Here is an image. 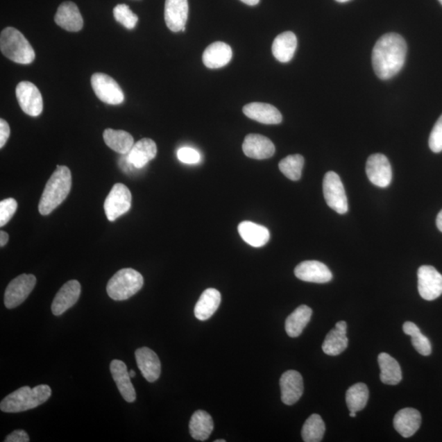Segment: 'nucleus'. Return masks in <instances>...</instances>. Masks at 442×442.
<instances>
[{
	"label": "nucleus",
	"mask_w": 442,
	"mask_h": 442,
	"mask_svg": "<svg viewBox=\"0 0 442 442\" xmlns=\"http://www.w3.org/2000/svg\"><path fill=\"white\" fill-rule=\"evenodd\" d=\"M422 417L417 409L405 408L396 413L393 425L395 430L405 439L416 434L420 427Z\"/></svg>",
	"instance_id": "obj_20"
},
{
	"label": "nucleus",
	"mask_w": 442,
	"mask_h": 442,
	"mask_svg": "<svg viewBox=\"0 0 442 442\" xmlns=\"http://www.w3.org/2000/svg\"><path fill=\"white\" fill-rule=\"evenodd\" d=\"M30 441L29 436L27 435L24 430H15L11 434H9L4 442H28Z\"/></svg>",
	"instance_id": "obj_41"
},
{
	"label": "nucleus",
	"mask_w": 442,
	"mask_h": 442,
	"mask_svg": "<svg viewBox=\"0 0 442 442\" xmlns=\"http://www.w3.org/2000/svg\"><path fill=\"white\" fill-rule=\"evenodd\" d=\"M281 400L287 405L297 403L303 394V378L300 373L289 371L282 373L280 381Z\"/></svg>",
	"instance_id": "obj_13"
},
{
	"label": "nucleus",
	"mask_w": 442,
	"mask_h": 442,
	"mask_svg": "<svg viewBox=\"0 0 442 442\" xmlns=\"http://www.w3.org/2000/svg\"><path fill=\"white\" fill-rule=\"evenodd\" d=\"M298 279L316 284H325L332 279V272L325 264L317 261H306L295 268Z\"/></svg>",
	"instance_id": "obj_16"
},
{
	"label": "nucleus",
	"mask_w": 442,
	"mask_h": 442,
	"mask_svg": "<svg viewBox=\"0 0 442 442\" xmlns=\"http://www.w3.org/2000/svg\"><path fill=\"white\" fill-rule=\"evenodd\" d=\"M17 209L15 199L7 198L0 202V226H6L15 215Z\"/></svg>",
	"instance_id": "obj_38"
},
{
	"label": "nucleus",
	"mask_w": 442,
	"mask_h": 442,
	"mask_svg": "<svg viewBox=\"0 0 442 442\" xmlns=\"http://www.w3.org/2000/svg\"><path fill=\"white\" fill-rule=\"evenodd\" d=\"M304 162L302 155H289L280 162V170L288 179L298 181L302 177Z\"/></svg>",
	"instance_id": "obj_36"
},
{
	"label": "nucleus",
	"mask_w": 442,
	"mask_h": 442,
	"mask_svg": "<svg viewBox=\"0 0 442 442\" xmlns=\"http://www.w3.org/2000/svg\"><path fill=\"white\" fill-rule=\"evenodd\" d=\"M348 325L345 321H339L336 323L334 330L327 334L322 345L323 352L327 355H339L348 348V339L346 337Z\"/></svg>",
	"instance_id": "obj_24"
},
{
	"label": "nucleus",
	"mask_w": 442,
	"mask_h": 442,
	"mask_svg": "<svg viewBox=\"0 0 442 442\" xmlns=\"http://www.w3.org/2000/svg\"><path fill=\"white\" fill-rule=\"evenodd\" d=\"M407 45L402 35L389 33L377 41L372 53L375 74L381 80L393 78L402 69L407 58Z\"/></svg>",
	"instance_id": "obj_1"
},
{
	"label": "nucleus",
	"mask_w": 442,
	"mask_h": 442,
	"mask_svg": "<svg viewBox=\"0 0 442 442\" xmlns=\"http://www.w3.org/2000/svg\"><path fill=\"white\" fill-rule=\"evenodd\" d=\"M52 390L48 385H39L31 389L22 386L13 391L0 403V409L6 413H19L40 407L51 396Z\"/></svg>",
	"instance_id": "obj_3"
},
{
	"label": "nucleus",
	"mask_w": 442,
	"mask_h": 442,
	"mask_svg": "<svg viewBox=\"0 0 442 442\" xmlns=\"http://www.w3.org/2000/svg\"><path fill=\"white\" fill-rule=\"evenodd\" d=\"M177 157L181 162L185 164H196L201 160V155L197 150L187 147L179 149Z\"/></svg>",
	"instance_id": "obj_40"
},
{
	"label": "nucleus",
	"mask_w": 442,
	"mask_h": 442,
	"mask_svg": "<svg viewBox=\"0 0 442 442\" xmlns=\"http://www.w3.org/2000/svg\"><path fill=\"white\" fill-rule=\"evenodd\" d=\"M436 226L442 232V210L436 217Z\"/></svg>",
	"instance_id": "obj_44"
},
{
	"label": "nucleus",
	"mask_w": 442,
	"mask_h": 442,
	"mask_svg": "<svg viewBox=\"0 0 442 442\" xmlns=\"http://www.w3.org/2000/svg\"><path fill=\"white\" fill-rule=\"evenodd\" d=\"M188 0H166L165 21L166 24L173 33L185 31V25L188 21Z\"/></svg>",
	"instance_id": "obj_14"
},
{
	"label": "nucleus",
	"mask_w": 442,
	"mask_h": 442,
	"mask_svg": "<svg viewBox=\"0 0 442 442\" xmlns=\"http://www.w3.org/2000/svg\"><path fill=\"white\" fill-rule=\"evenodd\" d=\"M8 239L9 236L6 233V232H0V246H1V247H3V246H6L7 244Z\"/></svg>",
	"instance_id": "obj_43"
},
{
	"label": "nucleus",
	"mask_w": 442,
	"mask_h": 442,
	"mask_svg": "<svg viewBox=\"0 0 442 442\" xmlns=\"http://www.w3.org/2000/svg\"><path fill=\"white\" fill-rule=\"evenodd\" d=\"M221 303L220 291L215 289L205 290L194 308L196 318L201 321L208 320L217 311Z\"/></svg>",
	"instance_id": "obj_28"
},
{
	"label": "nucleus",
	"mask_w": 442,
	"mask_h": 442,
	"mask_svg": "<svg viewBox=\"0 0 442 442\" xmlns=\"http://www.w3.org/2000/svg\"><path fill=\"white\" fill-rule=\"evenodd\" d=\"M0 49L4 56L19 65H30L35 58L34 49L29 41L13 27H7L2 31Z\"/></svg>",
	"instance_id": "obj_4"
},
{
	"label": "nucleus",
	"mask_w": 442,
	"mask_h": 442,
	"mask_svg": "<svg viewBox=\"0 0 442 442\" xmlns=\"http://www.w3.org/2000/svg\"><path fill=\"white\" fill-rule=\"evenodd\" d=\"M71 188V174L69 168L57 166L47 182L39 203L41 215L47 216L67 198Z\"/></svg>",
	"instance_id": "obj_2"
},
{
	"label": "nucleus",
	"mask_w": 442,
	"mask_h": 442,
	"mask_svg": "<svg viewBox=\"0 0 442 442\" xmlns=\"http://www.w3.org/2000/svg\"><path fill=\"white\" fill-rule=\"evenodd\" d=\"M239 233L245 243L254 248H262L270 240V232L267 228L250 221L240 223Z\"/></svg>",
	"instance_id": "obj_27"
},
{
	"label": "nucleus",
	"mask_w": 442,
	"mask_h": 442,
	"mask_svg": "<svg viewBox=\"0 0 442 442\" xmlns=\"http://www.w3.org/2000/svg\"><path fill=\"white\" fill-rule=\"evenodd\" d=\"M323 191L328 206L340 215L348 212V198L344 186L337 173H326L323 178Z\"/></svg>",
	"instance_id": "obj_6"
},
{
	"label": "nucleus",
	"mask_w": 442,
	"mask_h": 442,
	"mask_svg": "<svg viewBox=\"0 0 442 442\" xmlns=\"http://www.w3.org/2000/svg\"><path fill=\"white\" fill-rule=\"evenodd\" d=\"M297 46V36L291 31H286L273 40V56L280 62H289L293 59Z\"/></svg>",
	"instance_id": "obj_26"
},
{
	"label": "nucleus",
	"mask_w": 442,
	"mask_h": 442,
	"mask_svg": "<svg viewBox=\"0 0 442 442\" xmlns=\"http://www.w3.org/2000/svg\"><path fill=\"white\" fill-rule=\"evenodd\" d=\"M54 21L62 28L71 33L80 31L84 25L78 7L72 2L62 3L58 7Z\"/></svg>",
	"instance_id": "obj_19"
},
{
	"label": "nucleus",
	"mask_w": 442,
	"mask_h": 442,
	"mask_svg": "<svg viewBox=\"0 0 442 442\" xmlns=\"http://www.w3.org/2000/svg\"><path fill=\"white\" fill-rule=\"evenodd\" d=\"M243 150L246 156L257 160L270 158L275 153V147L272 141L265 136L257 134H250L245 137Z\"/></svg>",
	"instance_id": "obj_17"
},
{
	"label": "nucleus",
	"mask_w": 442,
	"mask_h": 442,
	"mask_svg": "<svg viewBox=\"0 0 442 442\" xmlns=\"http://www.w3.org/2000/svg\"><path fill=\"white\" fill-rule=\"evenodd\" d=\"M10 136V127L6 120H0V148H3Z\"/></svg>",
	"instance_id": "obj_42"
},
{
	"label": "nucleus",
	"mask_w": 442,
	"mask_h": 442,
	"mask_svg": "<svg viewBox=\"0 0 442 442\" xmlns=\"http://www.w3.org/2000/svg\"><path fill=\"white\" fill-rule=\"evenodd\" d=\"M243 112L250 119L266 125H277L282 122L281 113L275 107L263 103H252L244 107Z\"/></svg>",
	"instance_id": "obj_21"
},
{
	"label": "nucleus",
	"mask_w": 442,
	"mask_h": 442,
	"mask_svg": "<svg viewBox=\"0 0 442 442\" xmlns=\"http://www.w3.org/2000/svg\"><path fill=\"white\" fill-rule=\"evenodd\" d=\"M110 371L122 398L127 402H134L136 399L135 390L126 364L119 359H114L110 364Z\"/></svg>",
	"instance_id": "obj_22"
},
{
	"label": "nucleus",
	"mask_w": 442,
	"mask_h": 442,
	"mask_svg": "<svg viewBox=\"0 0 442 442\" xmlns=\"http://www.w3.org/2000/svg\"><path fill=\"white\" fill-rule=\"evenodd\" d=\"M350 416L352 418L357 417V412H350Z\"/></svg>",
	"instance_id": "obj_47"
},
{
	"label": "nucleus",
	"mask_w": 442,
	"mask_h": 442,
	"mask_svg": "<svg viewBox=\"0 0 442 442\" xmlns=\"http://www.w3.org/2000/svg\"><path fill=\"white\" fill-rule=\"evenodd\" d=\"M156 143L150 139H143L135 143L126 156L135 169H141L156 158Z\"/></svg>",
	"instance_id": "obj_23"
},
{
	"label": "nucleus",
	"mask_w": 442,
	"mask_h": 442,
	"mask_svg": "<svg viewBox=\"0 0 442 442\" xmlns=\"http://www.w3.org/2000/svg\"><path fill=\"white\" fill-rule=\"evenodd\" d=\"M137 364L145 380L149 382L157 381L161 375V362L158 355L148 348L136 350Z\"/></svg>",
	"instance_id": "obj_18"
},
{
	"label": "nucleus",
	"mask_w": 442,
	"mask_h": 442,
	"mask_svg": "<svg viewBox=\"0 0 442 442\" xmlns=\"http://www.w3.org/2000/svg\"><path fill=\"white\" fill-rule=\"evenodd\" d=\"M36 284L33 275H21L10 282L4 294V304L8 309H13L24 303Z\"/></svg>",
	"instance_id": "obj_9"
},
{
	"label": "nucleus",
	"mask_w": 442,
	"mask_h": 442,
	"mask_svg": "<svg viewBox=\"0 0 442 442\" xmlns=\"http://www.w3.org/2000/svg\"><path fill=\"white\" fill-rule=\"evenodd\" d=\"M325 422L318 414H314L305 422L302 436L304 441L320 442L325 432Z\"/></svg>",
	"instance_id": "obj_34"
},
{
	"label": "nucleus",
	"mask_w": 442,
	"mask_h": 442,
	"mask_svg": "<svg viewBox=\"0 0 442 442\" xmlns=\"http://www.w3.org/2000/svg\"><path fill=\"white\" fill-rule=\"evenodd\" d=\"M418 289L426 300L439 298L442 294V275L434 266H421L418 271Z\"/></svg>",
	"instance_id": "obj_11"
},
{
	"label": "nucleus",
	"mask_w": 442,
	"mask_h": 442,
	"mask_svg": "<svg viewBox=\"0 0 442 442\" xmlns=\"http://www.w3.org/2000/svg\"><path fill=\"white\" fill-rule=\"evenodd\" d=\"M405 334L411 337V343L417 352L425 357L432 353V345L430 339L423 335L419 328L412 322H405L403 325Z\"/></svg>",
	"instance_id": "obj_35"
},
{
	"label": "nucleus",
	"mask_w": 442,
	"mask_h": 442,
	"mask_svg": "<svg viewBox=\"0 0 442 442\" xmlns=\"http://www.w3.org/2000/svg\"><path fill=\"white\" fill-rule=\"evenodd\" d=\"M233 52L229 44L224 42H215L209 45L203 56L204 65L211 69H217L225 67L231 60Z\"/></svg>",
	"instance_id": "obj_25"
},
{
	"label": "nucleus",
	"mask_w": 442,
	"mask_h": 442,
	"mask_svg": "<svg viewBox=\"0 0 442 442\" xmlns=\"http://www.w3.org/2000/svg\"><path fill=\"white\" fill-rule=\"evenodd\" d=\"M91 85L97 97L105 103L118 105L124 101V93L111 76L103 73H95L91 77Z\"/></svg>",
	"instance_id": "obj_8"
},
{
	"label": "nucleus",
	"mask_w": 442,
	"mask_h": 442,
	"mask_svg": "<svg viewBox=\"0 0 442 442\" xmlns=\"http://www.w3.org/2000/svg\"><path fill=\"white\" fill-rule=\"evenodd\" d=\"M366 174L373 185L386 188L393 179L391 164L384 154H373L368 158Z\"/></svg>",
	"instance_id": "obj_12"
},
{
	"label": "nucleus",
	"mask_w": 442,
	"mask_h": 442,
	"mask_svg": "<svg viewBox=\"0 0 442 442\" xmlns=\"http://www.w3.org/2000/svg\"><path fill=\"white\" fill-rule=\"evenodd\" d=\"M439 1L440 2V3H441V6H442V0H439Z\"/></svg>",
	"instance_id": "obj_50"
},
{
	"label": "nucleus",
	"mask_w": 442,
	"mask_h": 442,
	"mask_svg": "<svg viewBox=\"0 0 442 442\" xmlns=\"http://www.w3.org/2000/svg\"><path fill=\"white\" fill-rule=\"evenodd\" d=\"M81 286L77 280H70L62 287L54 298L52 312L54 316H61L77 303L80 295Z\"/></svg>",
	"instance_id": "obj_15"
},
{
	"label": "nucleus",
	"mask_w": 442,
	"mask_h": 442,
	"mask_svg": "<svg viewBox=\"0 0 442 442\" xmlns=\"http://www.w3.org/2000/svg\"><path fill=\"white\" fill-rule=\"evenodd\" d=\"M132 196L130 191L125 185L116 184L104 202V211L108 221H116L118 217L124 215L131 207Z\"/></svg>",
	"instance_id": "obj_7"
},
{
	"label": "nucleus",
	"mask_w": 442,
	"mask_h": 442,
	"mask_svg": "<svg viewBox=\"0 0 442 442\" xmlns=\"http://www.w3.org/2000/svg\"><path fill=\"white\" fill-rule=\"evenodd\" d=\"M368 396L370 393H368V386L362 382L350 386L346 393V402L350 412L361 411L366 407Z\"/></svg>",
	"instance_id": "obj_33"
},
{
	"label": "nucleus",
	"mask_w": 442,
	"mask_h": 442,
	"mask_svg": "<svg viewBox=\"0 0 442 442\" xmlns=\"http://www.w3.org/2000/svg\"><path fill=\"white\" fill-rule=\"evenodd\" d=\"M103 139L113 151L123 155L128 153L135 144L133 137L124 130H105Z\"/></svg>",
	"instance_id": "obj_32"
},
{
	"label": "nucleus",
	"mask_w": 442,
	"mask_h": 442,
	"mask_svg": "<svg viewBox=\"0 0 442 442\" xmlns=\"http://www.w3.org/2000/svg\"><path fill=\"white\" fill-rule=\"evenodd\" d=\"M16 96L22 110L31 117H38L43 112L42 95L29 81H22L16 88Z\"/></svg>",
	"instance_id": "obj_10"
},
{
	"label": "nucleus",
	"mask_w": 442,
	"mask_h": 442,
	"mask_svg": "<svg viewBox=\"0 0 442 442\" xmlns=\"http://www.w3.org/2000/svg\"><path fill=\"white\" fill-rule=\"evenodd\" d=\"M312 316V309L307 306H300L287 318L285 330L291 338H298L308 325Z\"/></svg>",
	"instance_id": "obj_30"
},
{
	"label": "nucleus",
	"mask_w": 442,
	"mask_h": 442,
	"mask_svg": "<svg viewBox=\"0 0 442 442\" xmlns=\"http://www.w3.org/2000/svg\"><path fill=\"white\" fill-rule=\"evenodd\" d=\"M377 362L381 371V381L386 385L400 384L402 380V372L399 363L385 352L378 355Z\"/></svg>",
	"instance_id": "obj_29"
},
{
	"label": "nucleus",
	"mask_w": 442,
	"mask_h": 442,
	"mask_svg": "<svg viewBox=\"0 0 442 442\" xmlns=\"http://www.w3.org/2000/svg\"><path fill=\"white\" fill-rule=\"evenodd\" d=\"M226 440H216L215 442H226Z\"/></svg>",
	"instance_id": "obj_49"
},
{
	"label": "nucleus",
	"mask_w": 442,
	"mask_h": 442,
	"mask_svg": "<svg viewBox=\"0 0 442 442\" xmlns=\"http://www.w3.org/2000/svg\"><path fill=\"white\" fill-rule=\"evenodd\" d=\"M113 15L119 24L130 30L135 28L139 20L138 16L135 15L126 4H118L113 9Z\"/></svg>",
	"instance_id": "obj_37"
},
{
	"label": "nucleus",
	"mask_w": 442,
	"mask_h": 442,
	"mask_svg": "<svg viewBox=\"0 0 442 442\" xmlns=\"http://www.w3.org/2000/svg\"><path fill=\"white\" fill-rule=\"evenodd\" d=\"M241 1L248 4V6H257V4L260 2V0H241Z\"/></svg>",
	"instance_id": "obj_45"
},
{
	"label": "nucleus",
	"mask_w": 442,
	"mask_h": 442,
	"mask_svg": "<svg viewBox=\"0 0 442 442\" xmlns=\"http://www.w3.org/2000/svg\"><path fill=\"white\" fill-rule=\"evenodd\" d=\"M430 148L432 152H442V115L437 120L430 137Z\"/></svg>",
	"instance_id": "obj_39"
},
{
	"label": "nucleus",
	"mask_w": 442,
	"mask_h": 442,
	"mask_svg": "<svg viewBox=\"0 0 442 442\" xmlns=\"http://www.w3.org/2000/svg\"><path fill=\"white\" fill-rule=\"evenodd\" d=\"M214 430L212 418L203 410H198L191 417L189 432L193 439L197 441H206Z\"/></svg>",
	"instance_id": "obj_31"
},
{
	"label": "nucleus",
	"mask_w": 442,
	"mask_h": 442,
	"mask_svg": "<svg viewBox=\"0 0 442 442\" xmlns=\"http://www.w3.org/2000/svg\"><path fill=\"white\" fill-rule=\"evenodd\" d=\"M143 285L144 278L140 273L134 269H122L108 281L107 293L113 300H125L138 293Z\"/></svg>",
	"instance_id": "obj_5"
},
{
	"label": "nucleus",
	"mask_w": 442,
	"mask_h": 442,
	"mask_svg": "<svg viewBox=\"0 0 442 442\" xmlns=\"http://www.w3.org/2000/svg\"><path fill=\"white\" fill-rule=\"evenodd\" d=\"M336 1L339 3H346L350 1V0H336Z\"/></svg>",
	"instance_id": "obj_48"
},
{
	"label": "nucleus",
	"mask_w": 442,
	"mask_h": 442,
	"mask_svg": "<svg viewBox=\"0 0 442 442\" xmlns=\"http://www.w3.org/2000/svg\"><path fill=\"white\" fill-rule=\"evenodd\" d=\"M129 373L131 377H134L135 376V372L134 371H130Z\"/></svg>",
	"instance_id": "obj_46"
}]
</instances>
